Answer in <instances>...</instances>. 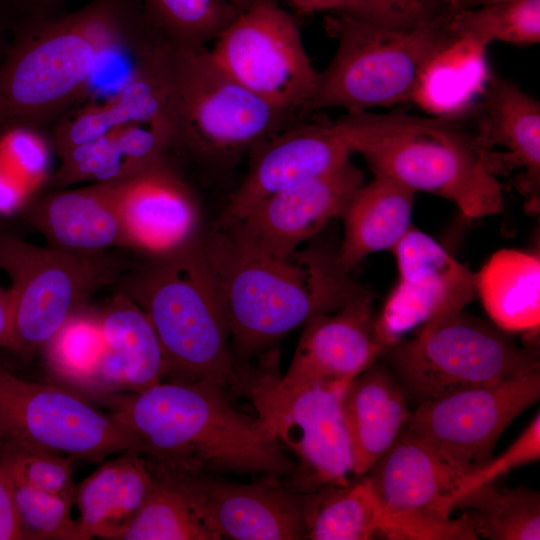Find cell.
<instances>
[{"label": "cell", "instance_id": "cell-46", "mask_svg": "<svg viewBox=\"0 0 540 540\" xmlns=\"http://www.w3.org/2000/svg\"><path fill=\"white\" fill-rule=\"evenodd\" d=\"M34 8L39 12H44V7L50 5L55 0H30Z\"/></svg>", "mask_w": 540, "mask_h": 540}, {"label": "cell", "instance_id": "cell-47", "mask_svg": "<svg viewBox=\"0 0 540 540\" xmlns=\"http://www.w3.org/2000/svg\"><path fill=\"white\" fill-rule=\"evenodd\" d=\"M232 5L238 10H242L247 7L254 0H229Z\"/></svg>", "mask_w": 540, "mask_h": 540}, {"label": "cell", "instance_id": "cell-23", "mask_svg": "<svg viewBox=\"0 0 540 540\" xmlns=\"http://www.w3.org/2000/svg\"><path fill=\"white\" fill-rule=\"evenodd\" d=\"M481 145L508 150L512 164L523 170L517 184L528 211H538L540 192V103L514 82L490 76L476 120Z\"/></svg>", "mask_w": 540, "mask_h": 540}, {"label": "cell", "instance_id": "cell-4", "mask_svg": "<svg viewBox=\"0 0 540 540\" xmlns=\"http://www.w3.org/2000/svg\"><path fill=\"white\" fill-rule=\"evenodd\" d=\"M334 122L374 173L449 200L468 219L502 211L496 153L485 149L475 130L458 117H422L396 109L351 111Z\"/></svg>", "mask_w": 540, "mask_h": 540}, {"label": "cell", "instance_id": "cell-35", "mask_svg": "<svg viewBox=\"0 0 540 540\" xmlns=\"http://www.w3.org/2000/svg\"><path fill=\"white\" fill-rule=\"evenodd\" d=\"M48 345L55 372L68 381L90 386L105 348L98 319L72 315Z\"/></svg>", "mask_w": 540, "mask_h": 540}, {"label": "cell", "instance_id": "cell-11", "mask_svg": "<svg viewBox=\"0 0 540 540\" xmlns=\"http://www.w3.org/2000/svg\"><path fill=\"white\" fill-rule=\"evenodd\" d=\"M214 41L212 58L239 84L291 117L308 114L319 72L297 22L276 0H254Z\"/></svg>", "mask_w": 540, "mask_h": 540}, {"label": "cell", "instance_id": "cell-42", "mask_svg": "<svg viewBox=\"0 0 540 540\" xmlns=\"http://www.w3.org/2000/svg\"><path fill=\"white\" fill-rule=\"evenodd\" d=\"M21 540L20 531L6 486L0 475V540Z\"/></svg>", "mask_w": 540, "mask_h": 540}, {"label": "cell", "instance_id": "cell-34", "mask_svg": "<svg viewBox=\"0 0 540 540\" xmlns=\"http://www.w3.org/2000/svg\"><path fill=\"white\" fill-rule=\"evenodd\" d=\"M145 14L170 42L206 45L238 14L229 0H141Z\"/></svg>", "mask_w": 540, "mask_h": 540}, {"label": "cell", "instance_id": "cell-28", "mask_svg": "<svg viewBox=\"0 0 540 540\" xmlns=\"http://www.w3.org/2000/svg\"><path fill=\"white\" fill-rule=\"evenodd\" d=\"M105 346L119 361L126 390H146L165 376V361L155 329L146 313L120 291L98 318Z\"/></svg>", "mask_w": 540, "mask_h": 540}, {"label": "cell", "instance_id": "cell-13", "mask_svg": "<svg viewBox=\"0 0 540 540\" xmlns=\"http://www.w3.org/2000/svg\"><path fill=\"white\" fill-rule=\"evenodd\" d=\"M367 475L390 540H476L467 517H452V497L468 473L406 427Z\"/></svg>", "mask_w": 540, "mask_h": 540}, {"label": "cell", "instance_id": "cell-21", "mask_svg": "<svg viewBox=\"0 0 540 540\" xmlns=\"http://www.w3.org/2000/svg\"><path fill=\"white\" fill-rule=\"evenodd\" d=\"M126 179L48 195L27 211V219L54 249L94 255L129 247L119 212Z\"/></svg>", "mask_w": 540, "mask_h": 540}, {"label": "cell", "instance_id": "cell-44", "mask_svg": "<svg viewBox=\"0 0 540 540\" xmlns=\"http://www.w3.org/2000/svg\"><path fill=\"white\" fill-rule=\"evenodd\" d=\"M10 303L8 290L0 287V346L7 347L9 343Z\"/></svg>", "mask_w": 540, "mask_h": 540}, {"label": "cell", "instance_id": "cell-43", "mask_svg": "<svg viewBox=\"0 0 540 540\" xmlns=\"http://www.w3.org/2000/svg\"><path fill=\"white\" fill-rule=\"evenodd\" d=\"M300 13L342 12L351 0H287Z\"/></svg>", "mask_w": 540, "mask_h": 540}, {"label": "cell", "instance_id": "cell-9", "mask_svg": "<svg viewBox=\"0 0 540 540\" xmlns=\"http://www.w3.org/2000/svg\"><path fill=\"white\" fill-rule=\"evenodd\" d=\"M380 359L414 407L540 369L536 344L519 345L510 333L464 310L426 323L385 348Z\"/></svg>", "mask_w": 540, "mask_h": 540}, {"label": "cell", "instance_id": "cell-5", "mask_svg": "<svg viewBox=\"0 0 540 540\" xmlns=\"http://www.w3.org/2000/svg\"><path fill=\"white\" fill-rule=\"evenodd\" d=\"M119 281L155 329L165 361L163 381H209L229 388L236 369L230 331L201 239L147 257Z\"/></svg>", "mask_w": 540, "mask_h": 540}, {"label": "cell", "instance_id": "cell-32", "mask_svg": "<svg viewBox=\"0 0 540 540\" xmlns=\"http://www.w3.org/2000/svg\"><path fill=\"white\" fill-rule=\"evenodd\" d=\"M447 28L459 42L493 41L527 46L540 42V0H497L455 13Z\"/></svg>", "mask_w": 540, "mask_h": 540}, {"label": "cell", "instance_id": "cell-1", "mask_svg": "<svg viewBox=\"0 0 540 540\" xmlns=\"http://www.w3.org/2000/svg\"><path fill=\"white\" fill-rule=\"evenodd\" d=\"M201 248L226 315L236 364L261 354L311 317L335 312L369 291L351 279L337 252L311 246L289 259L276 258L234 222L205 226Z\"/></svg>", "mask_w": 540, "mask_h": 540}, {"label": "cell", "instance_id": "cell-19", "mask_svg": "<svg viewBox=\"0 0 540 540\" xmlns=\"http://www.w3.org/2000/svg\"><path fill=\"white\" fill-rule=\"evenodd\" d=\"M119 212L129 247L147 257L195 244L205 230L194 196L164 159L125 180Z\"/></svg>", "mask_w": 540, "mask_h": 540}, {"label": "cell", "instance_id": "cell-8", "mask_svg": "<svg viewBox=\"0 0 540 540\" xmlns=\"http://www.w3.org/2000/svg\"><path fill=\"white\" fill-rule=\"evenodd\" d=\"M326 23L338 46L327 68L319 72L308 114L328 108L368 111L409 102L431 65L460 43L447 28L448 20L393 30L335 12Z\"/></svg>", "mask_w": 540, "mask_h": 540}, {"label": "cell", "instance_id": "cell-22", "mask_svg": "<svg viewBox=\"0 0 540 540\" xmlns=\"http://www.w3.org/2000/svg\"><path fill=\"white\" fill-rule=\"evenodd\" d=\"M340 403L353 475L360 477L396 441L406 426L410 410L397 379L380 358L350 381Z\"/></svg>", "mask_w": 540, "mask_h": 540}, {"label": "cell", "instance_id": "cell-25", "mask_svg": "<svg viewBox=\"0 0 540 540\" xmlns=\"http://www.w3.org/2000/svg\"><path fill=\"white\" fill-rule=\"evenodd\" d=\"M170 146L172 137L164 120L122 124L60 154L61 165L53 180L64 187L126 179L161 161Z\"/></svg>", "mask_w": 540, "mask_h": 540}, {"label": "cell", "instance_id": "cell-41", "mask_svg": "<svg viewBox=\"0 0 540 540\" xmlns=\"http://www.w3.org/2000/svg\"><path fill=\"white\" fill-rule=\"evenodd\" d=\"M32 191L0 163V214H11Z\"/></svg>", "mask_w": 540, "mask_h": 540}, {"label": "cell", "instance_id": "cell-48", "mask_svg": "<svg viewBox=\"0 0 540 540\" xmlns=\"http://www.w3.org/2000/svg\"><path fill=\"white\" fill-rule=\"evenodd\" d=\"M7 5H10L7 1L0 0V29L2 28V23H3V19H4L3 18L4 8Z\"/></svg>", "mask_w": 540, "mask_h": 540}, {"label": "cell", "instance_id": "cell-38", "mask_svg": "<svg viewBox=\"0 0 540 540\" xmlns=\"http://www.w3.org/2000/svg\"><path fill=\"white\" fill-rule=\"evenodd\" d=\"M75 459L56 452L32 448L0 450V462L34 488L74 502Z\"/></svg>", "mask_w": 540, "mask_h": 540}, {"label": "cell", "instance_id": "cell-17", "mask_svg": "<svg viewBox=\"0 0 540 540\" xmlns=\"http://www.w3.org/2000/svg\"><path fill=\"white\" fill-rule=\"evenodd\" d=\"M249 153L248 172L217 223L238 220L263 198L329 173L353 154L334 121H297Z\"/></svg>", "mask_w": 540, "mask_h": 540}, {"label": "cell", "instance_id": "cell-31", "mask_svg": "<svg viewBox=\"0 0 540 540\" xmlns=\"http://www.w3.org/2000/svg\"><path fill=\"white\" fill-rule=\"evenodd\" d=\"M381 509L368 476L315 493L307 539L370 540L380 535Z\"/></svg>", "mask_w": 540, "mask_h": 540}, {"label": "cell", "instance_id": "cell-15", "mask_svg": "<svg viewBox=\"0 0 540 540\" xmlns=\"http://www.w3.org/2000/svg\"><path fill=\"white\" fill-rule=\"evenodd\" d=\"M187 496L203 524L219 539H307L315 492H299L265 475L237 483L204 473L153 466Z\"/></svg>", "mask_w": 540, "mask_h": 540}, {"label": "cell", "instance_id": "cell-36", "mask_svg": "<svg viewBox=\"0 0 540 540\" xmlns=\"http://www.w3.org/2000/svg\"><path fill=\"white\" fill-rule=\"evenodd\" d=\"M119 469V457L108 460L75 488L81 540L104 539L115 526Z\"/></svg>", "mask_w": 540, "mask_h": 540}, {"label": "cell", "instance_id": "cell-10", "mask_svg": "<svg viewBox=\"0 0 540 540\" xmlns=\"http://www.w3.org/2000/svg\"><path fill=\"white\" fill-rule=\"evenodd\" d=\"M116 254H75L0 235V268L11 280L8 348L29 353L48 345L80 305L132 267Z\"/></svg>", "mask_w": 540, "mask_h": 540}, {"label": "cell", "instance_id": "cell-40", "mask_svg": "<svg viewBox=\"0 0 540 540\" xmlns=\"http://www.w3.org/2000/svg\"><path fill=\"white\" fill-rule=\"evenodd\" d=\"M540 458V415H535L515 441L498 457H491L478 469L464 476L452 497V508L463 495L522 465Z\"/></svg>", "mask_w": 540, "mask_h": 540}, {"label": "cell", "instance_id": "cell-39", "mask_svg": "<svg viewBox=\"0 0 540 540\" xmlns=\"http://www.w3.org/2000/svg\"><path fill=\"white\" fill-rule=\"evenodd\" d=\"M0 163L33 191L48 174L47 143L35 131L17 128L0 141Z\"/></svg>", "mask_w": 540, "mask_h": 540}, {"label": "cell", "instance_id": "cell-30", "mask_svg": "<svg viewBox=\"0 0 540 540\" xmlns=\"http://www.w3.org/2000/svg\"><path fill=\"white\" fill-rule=\"evenodd\" d=\"M150 468L154 484L145 503L106 540H220L203 524L184 492Z\"/></svg>", "mask_w": 540, "mask_h": 540}, {"label": "cell", "instance_id": "cell-3", "mask_svg": "<svg viewBox=\"0 0 540 540\" xmlns=\"http://www.w3.org/2000/svg\"><path fill=\"white\" fill-rule=\"evenodd\" d=\"M28 19L0 65V120L24 124L49 121L83 98L107 55L148 26L140 0H93Z\"/></svg>", "mask_w": 540, "mask_h": 540}, {"label": "cell", "instance_id": "cell-26", "mask_svg": "<svg viewBox=\"0 0 540 540\" xmlns=\"http://www.w3.org/2000/svg\"><path fill=\"white\" fill-rule=\"evenodd\" d=\"M415 191L379 173L350 198L341 215L343 239L337 252L350 272L367 255L393 250L411 229Z\"/></svg>", "mask_w": 540, "mask_h": 540}, {"label": "cell", "instance_id": "cell-29", "mask_svg": "<svg viewBox=\"0 0 540 540\" xmlns=\"http://www.w3.org/2000/svg\"><path fill=\"white\" fill-rule=\"evenodd\" d=\"M455 509L467 517L478 539H540V495L528 487L488 483L463 495Z\"/></svg>", "mask_w": 540, "mask_h": 540}, {"label": "cell", "instance_id": "cell-49", "mask_svg": "<svg viewBox=\"0 0 540 540\" xmlns=\"http://www.w3.org/2000/svg\"><path fill=\"white\" fill-rule=\"evenodd\" d=\"M7 1H10V2H19L20 0H7Z\"/></svg>", "mask_w": 540, "mask_h": 540}, {"label": "cell", "instance_id": "cell-14", "mask_svg": "<svg viewBox=\"0 0 540 540\" xmlns=\"http://www.w3.org/2000/svg\"><path fill=\"white\" fill-rule=\"evenodd\" d=\"M539 398L540 369L420 404L405 427L471 473L492 457L504 430Z\"/></svg>", "mask_w": 540, "mask_h": 540}, {"label": "cell", "instance_id": "cell-18", "mask_svg": "<svg viewBox=\"0 0 540 540\" xmlns=\"http://www.w3.org/2000/svg\"><path fill=\"white\" fill-rule=\"evenodd\" d=\"M364 183L363 172L349 160L329 173L263 198L231 222L264 252L289 259L301 244L341 215Z\"/></svg>", "mask_w": 540, "mask_h": 540}, {"label": "cell", "instance_id": "cell-33", "mask_svg": "<svg viewBox=\"0 0 540 540\" xmlns=\"http://www.w3.org/2000/svg\"><path fill=\"white\" fill-rule=\"evenodd\" d=\"M21 539L81 540L79 524L71 517L73 501L32 487L0 462Z\"/></svg>", "mask_w": 540, "mask_h": 540}, {"label": "cell", "instance_id": "cell-37", "mask_svg": "<svg viewBox=\"0 0 540 540\" xmlns=\"http://www.w3.org/2000/svg\"><path fill=\"white\" fill-rule=\"evenodd\" d=\"M337 13L382 28L410 30L449 20L454 15V0H351Z\"/></svg>", "mask_w": 540, "mask_h": 540}, {"label": "cell", "instance_id": "cell-6", "mask_svg": "<svg viewBox=\"0 0 540 540\" xmlns=\"http://www.w3.org/2000/svg\"><path fill=\"white\" fill-rule=\"evenodd\" d=\"M165 118L172 145L212 165L237 161L299 119L228 75L206 45L168 42Z\"/></svg>", "mask_w": 540, "mask_h": 540}, {"label": "cell", "instance_id": "cell-12", "mask_svg": "<svg viewBox=\"0 0 540 540\" xmlns=\"http://www.w3.org/2000/svg\"><path fill=\"white\" fill-rule=\"evenodd\" d=\"M32 448L101 462L133 451L118 417L72 391L20 378L0 362V450Z\"/></svg>", "mask_w": 540, "mask_h": 540}, {"label": "cell", "instance_id": "cell-16", "mask_svg": "<svg viewBox=\"0 0 540 540\" xmlns=\"http://www.w3.org/2000/svg\"><path fill=\"white\" fill-rule=\"evenodd\" d=\"M392 251L398 282L374 322L383 350L415 328L464 310L477 295L476 274L413 226Z\"/></svg>", "mask_w": 540, "mask_h": 540}, {"label": "cell", "instance_id": "cell-2", "mask_svg": "<svg viewBox=\"0 0 540 540\" xmlns=\"http://www.w3.org/2000/svg\"><path fill=\"white\" fill-rule=\"evenodd\" d=\"M133 451L150 465L222 475L291 476L297 462L264 423L230 406L209 381L160 383L118 401Z\"/></svg>", "mask_w": 540, "mask_h": 540}, {"label": "cell", "instance_id": "cell-24", "mask_svg": "<svg viewBox=\"0 0 540 540\" xmlns=\"http://www.w3.org/2000/svg\"><path fill=\"white\" fill-rule=\"evenodd\" d=\"M165 104V60L161 53H154L107 100L78 109L59 121L53 132L54 147L60 155L122 124L166 121Z\"/></svg>", "mask_w": 540, "mask_h": 540}, {"label": "cell", "instance_id": "cell-45", "mask_svg": "<svg viewBox=\"0 0 540 540\" xmlns=\"http://www.w3.org/2000/svg\"><path fill=\"white\" fill-rule=\"evenodd\" d=\"M497 0H454V14Z\"/></svg>", "mask_w": 540, "mask_h": 540}, {"label": "cell", "instance_id": "cell-7", "mask_svg": "<svg viewBox=\"0 0 540 540\" xmlns=\"http://www.w3.org/2000/svg\"><path fill=\"white\" fill-rule=\"evenodd\" d=\"M236 364L230 392L246 399L270 434L298 459L287 483L299 492L350 484L352 455L341 412L344 389L279 370V353Z\"/></svg>", "mask_w": 540, "mask_h": 540}, {"label": "cell", "instance_id": "cell-20", "mask_svg": "<svg viewBox=\"0 0 540 540\" xmlns=\"http://www.w3.org/2000/svg\"><path fill=\"white\" fill-rule=\"evenodd\" d=\"M372 300L368 291L335 312L307 320L287 371L345 389L383 351L374 336Z\"/></svg>", "mask_w": 540, "mask_h": 540}, {"label": "cell", "instance_id": "cell-27", "mask_svg": "<svg viewBox=\"0 0 540 540\" xmlns=\"http://www.w3.org/2000/svg\"><path fill=\"white\" fill-rule=\"evenodd\" d=\"M476 289L491 322L507 333L536 335L540 326L539 255L495 252L476 274Z\"/></svg>", "mask_w": 540, "mask_h": 540}]
</instances>
